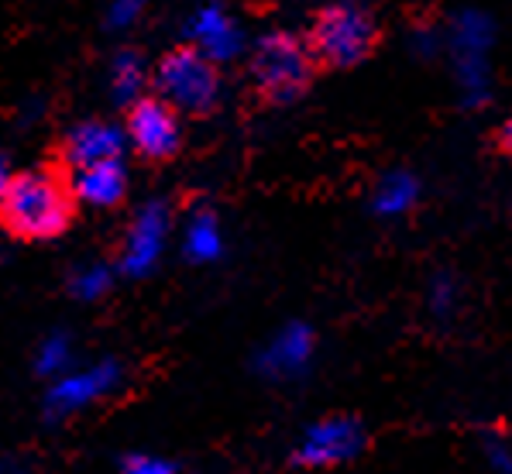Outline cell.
<instances>
[{
    "mask_svg": "<svg viewBox=\"0 0 512 474\" xmlns=\"http://www.w3.org/2000/svg\"><path fill=\"white\" fill-rule=\"evenodd\" d=\"M80 207L73 172L62 169L55 158H45L35 169L11 172L0 193V231L25 244L55 241L73 231Z\"/></svg>",
    "mask_w": 512,
    "mask_h": 474,
    "instance_id": "1",
    "label": "cell"
},
{
    "mask_svg": "<svg viewBox=\"0 0 512 474\" xmlns=\"http://www.w3.org/2000/svg\"><path fill=\"white\" fill-rule=\"evenodd\" d=\"M248 76L258 100L282 107L310 90L313 76H317V62L306 49V38H296L289 31H272L251 52Z\"/></svg>",
    "mask_w": 512,
    "mask_h": 474,
    "instance_id": "2",
    "label": "cell"
},
{
    "mask_svg": "<svg viewBox=\"0 0 512 474\" xmlns=\"http://www.w3.org/2000/svg\"><path fill=\"white\" fill-rule=\"evenodd\" d=\"M152 90L179 117H210L220 104V73L200 49L176 45L155 62Z\"/></svg>",
    "mask_w": 512,
    "mask_h": 474,
    "instance_id": "3",
    "label": "cell"
},
{
    "mask_svg": "<svg viewBox=\"0 0 512 474\" xmlns=\"http://www.w3.org/2000/svg\"><path fill=\"white\" fill-rule=\"evenodd\" d=\"M378 45V21L361 4H330L313 14L306 49L324 69H348L365 62Z\"/></svg>",
    "mask_w": 512,
    "mask_h": 474,
    "instance_id": "4",
    "label": "cell"
},
{
    "mask_svg": "<svg viewBox=\"0 0 512 474\" xmlns=\"http://www.w3.org/2000/svg\"><path fill=\"white\" fill-rule=\"evenodd\" d=\"M124 138L141 162L162 165L172 162L183 148V121L169 104L148 93V97H138L124 114Z\"/></svg>",
    "mask_w": 512,
    "mask_h": 474,
    "instance_id": "5",
    "label": "cell"
},
{
    "mask_svg": "<svg viewBox=\"0 0 512 474\" xmlns=\"http://www.w3.org/2000/svg\"><path fill=\"white\" fill-rule=\"evenodd\" d=\"M124 131L114 128L107 121H80L73 124L66 134L59 138V145L52 148L55 162L62 169H69L73 176H80L86 169H97V165H107V162H121L124 155Z\"/></svg>",
    "mask_w": 512,
    "mask_h": 474,
    "instance_id": "6",
    "label": "cell"
},
{
    "mask_svg": "<svg viewBox=\"0 0 512 474\" xmlns=\"http://www.w3.org/2000/svg\"><path fill=\"white\" fill-rule=\"evenodd\" d=\"M73 183H76L80 203H90V207H100V210L121 207L124 196H128V172H124L121 162H107V165H97V169H86L80 176H73Z\"/></svg>",
    "mask_w": 512,
    "mask_h": 474,
    "instance_id": "7",
    "label": "cell"
},
{
    "mask_svg": "<svg viewBox=\"0 0 512 474\" xmlns=\"http://www.w3.org/2000/svg\"><path fill=\"white\" fill-rule=\"evenodd\" d=\"M499 145H502V152L512 155V121H506V128H502V134H499Z\"/></svg>",
    "mask_w": 512,
    "mask_h": 474,
    "instance_id": "8",
    "label": "cell"
},
{
    "mask_svg": "<svg viewBox=\"0 0 512 474\" xmlns=\"http://www.w3.org/2000/svg\"><path fill=\"white\" fill-rule=\"evenodd\" d=\"M7 179H11V172H7V155H0V193H4Z\"/></svg>",
    "mask_w": 512,
    "mask_h": 474,
    "instance_id": "9",
    "label": "cell"
}]
</instances>
